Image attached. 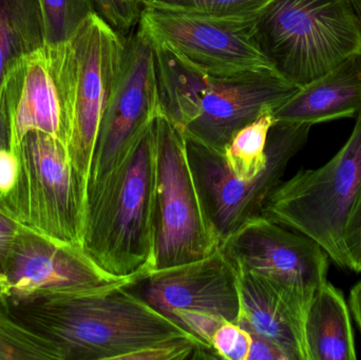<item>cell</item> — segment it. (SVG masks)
I'll return each instance as SVG.
<instances>
[{
  "label": "cell",
  "mask_w": 361,
  "mask_h": 360,
  "mask_svg": "<svg viewBox=\"0 0 361 360\" xmlns=\"http://www.w3.org/2000/svg\"><path fill=\"white\" fill-rule=\"evenodd\" d=\"M135 283L0 302L21 325L56 345L63 360H130L152 347L197 340L135 294Z\"/></svg>",
  "instance_id": "1"
},
{
  "label": "cell",
  "mask_w": 361,
  "mask_h": 360,
  "mask_svg": "<svg viewBox=\"0 0 361 360\" xmlns=\"http://www.w3.org/2000/svg\"><path fill=\"white\" fill-rule=\"evenodd\" d=\"M154 120L85 211L82 251L106 274L140 280L154 268Z\"/></svg>",
  "instance_id": "2"
},
{
  "label": "cell",
  "mask_w": 361,
  "mask_h": 360,
  "mask_svg": "<svg viewBox=\"0 0 361 360\" xmlns=\"http://www.w3.org/2000/svg\"><path fill=\"white\" fill-rule=\"evenodd\" d=\"M255 31L274 69L299 88L361 55V20L350 0H271Z\"/></svg>",
  "instance_id": "3"
},
{
  "label": "cell",
  "mask_w": 361,
  "mask_h": 360,
  "mask_svg": "<svg viewBox=\"0 0 361 360\" xmlns=\"http://www.w3.org/2000/svg\"><path fill=\"white\" fill-rule=\"evenodd\" d=\"M355 120L347 143L332 160L280 182L261 213L309 237L343 268V230L361 190V111Z\"/></svg>",
  "instance_id": "4"
},
{
  "label": "cell",
  "mask_w": 361,
  "mask_h": 360,
  "mask_svg": "<svg viewBox=\"0 0 361 360\" xmlns=\"http://www.w3.org/2000/svg\"><path fill=\"white\" fill-rule=\"evenodd\" d=\"M14 152L18 177L14 187L0 197V213L36 234L82 249L85 200L65 144L32 131Z\"/></svg>",
  "instance_id": "5"
},
{
  "label": "cell",
  "mask_w": 361,
  "mask_h": 360,
  "mask_svg": "<svg viewBox=\"0 0 361 360\" xmlns=\"http://www.w3.org/2000/svg\"><path fill=\"white\" fill-rule=\"evenodd\" d=\"M154 270H165L205 259L218 251L220 242L193 177L186 137L162 111L154 120Z\"/></svg>",
  "instance_id": "6"
},
{
  "label": "cell",
  "mask_w": 361,
  "mask_h": 360,
  "mask_svg": "<svg viewBox=\"0 0 361 360\" xmlns=\"http://www.w3.org/2000/svg\"><path fill=\"white\" fill-rule=\"evenodd\" d=\"M233 268L250 272L305 323L316 290L328 278V254L315 241L259 216L220 245Z\"/></svg>",
  "instance_id": "7"
},
{
  "label": "cell",
  "mask_w": 361,
  "mask_h": 360,
  "mask_svg": "<svg viewBox=\"0 0 361 360\" xmlns=\"http://www.w3.org/2000/svg\"><path fill=\"white\" fill-rule=\"evenodd\" d=\"M311 125L275 122L269 130L264 170L250 181L229 171L221 154L187 139V154L210 225L223 242L245 222L259 217L279 185L290 161L303 147Z\"/></svg>",
  "instance_id": "8"
},
{
  "label": "cell",
  "mask_w": 361,
  "mask_h": 360,
  "mask_svg": "<svg viewBox=\"0 0 361 360\" xmlns=\"http://www.w3.org/2000/svg\"><path fill=\"white\" fill-rule=\"evenodd\" d=\"M76 57L71 40L44 42L19 57L2 78L10 118L12 151L27 133L40 131L66 146L75 89Z\"/></svg>",
  "instance_id": "9"
},
{
  "label": "cell",
  "mask_w": 361,
  "mask_h": 360,
  "mask_svg": "<svg viewBox=\"0 0 361 360\" xmlns=\"http://www.w3.org/2000/svg\"><path fill=\"white\" fill-rule=\"evenodd\" d=\"M160 112L154 46L139 27L126 38L122 70L99 125L86 205L120 168Z\"/></svg>",
  "instance_id": "10"
},
{
  "label": "cell",
  "mask_w": 361,
  "mask_h": 360,
  "mask_svg": "<svg viewBox=\"0 0 361 360\" xmlns=\"http://www.w3.org/2000/svg\"><path fill=\"white\" fill-rule=\"evenodd\" d=\"M126 38L97 13L91 14L70 38L75 52L76 77L66 149L84 197L85 211L97 133L122 70Z\"/></svg>",
  "instance_id": "11"
},
{
  "label": "cell",
  "mask_w": 361,
  "mask_h": 360,
  "mask_svg": "<svg viewBox=\"0 0 361 360\" xmlns=\"http://www.w3.org/2000/svg\"><path fill=\"white\" fill-rule=\"evenodd\" d=\"M139 27L152 42L169 46L210 75L273 68L259 46L255 19L218 18L143 8Z\"/></svg>",
  "instance_id": "12"
},
{
  "label": "cell",
  "mask_w": 361,
  "mask_h": 360,
  "mask_svg": "<svg viewBox=\"0 0 361 360\" xmlns=\"http://www.w3.org/2000/svg\"><path fill=\"white\" fill-rule=\"evenodd\" d=\"M127 281L101 270L82 249L61 244L19 226L4 259L0 297L82 293Z\"/></svg>",
  "instance_id": "13"
},
{
  "label": "cell",
  "mask_w": 361,
  "mask_h": 360,
  "mask_svg": "<svg viewBox=\"0 0 361 360\" xmlns=\"http://www.w3.org/2000/svg\"><path fill=\"white\" fill-rule=\"evenodd\" d=\"M298 89L273 68L208 74L195 118L182 131L187 139L223 156L240 128L264 108L279 107Z\"/></svg>",
  "instance_id": "14"
},
{
  "label": "cell",
  "mask_w": 361,
  "mask_h": 360,
  "mask_svg": "<svg viewBox=\"0 0 361 360\" xmlns=\"http://www.w3.org/2000/svg\"><path fill=\"white\" fill-rule=\"evenodd\" d=\"M130 289L175 323L179 314L214 315L233 323L239 315L235 272L220 247L205 259L152 271Z\"/></svg>",
  "instance_id": "15"
},
{
  "label": "cell",
  "mask_w": 361,
  "mask_h": 360,
  "mask_svg": "<svg viewBox=\"0 0 361 360\" xmlns=\"http://www.w3.org/2000/svg\"><path fill=\"white\" fill-rule=\"evenodd\" d=\"M361 111V55L348 58L300 87L274 110L275 122L313 125L357 118Z\"/></svg>",
  "instance_id": "16"
},
{
  "label": "cell",
  "mask_w": 361,
  "mask_h": 360,
  "mask_svg": "<svg viewBox=\"0 0 361 360\" xmlns=\"http://www.w3.org/2000/svg\"><path fill=\"white\" fill-rule=\"evenodd\" d=\"M239 293L235 323L277 346L290 360H307L305 323L254 275L233 268Z\"/></svg>",
  "instance_id": "17"
},
{
  "label": "cell",
  "mask_w": 361,
  "mask_h": 360,
  "mask_svg": "<svg viewBox=\"0 0 361 360\" xmlns=\"http://www.w3.org/2000/svg\"><path fill=\"white\" fill-rule=\"evenodd\" d=\"M307 360H355L349 308L341 291L328 280L310 302L305 319Z\"/></svg>",
  "instance_id": "18"
},
{
  "label": "cell",
  "mask_w": 361,
  "mask_h": 360,
  "mask_svg": "<svg viewBox=\"0 0 361 360\" xmlns=\"http://www.w3.org/2000/svg\"><path fill=\"white\" fill-rule=\"evenodd\" d=\"M47 42L40 0H0V84L23 55Z\"/></svg>",
  "instance_id": "19"
},
{
  "label": "cell",
  "mask_w": 361,
  "mask_h": 360,
  "mask_svg": "<svg viewBox=\"0 0 361 360\" xmlns=\"http://www.w3.org/2000/svg\"><path fill=\"white\" fill-rule=\"evenodd\" d=\"M274 108L267 107L252 122L240 128L225 148L223 158L233 175L250 181L267 165V146L269 130L275 123Z\"/></svg>",
  "instance_id": "20"
},
{
  "label": "cell",
  "mask_w": 361,
  "mask_h": 360,
  "mask_svg": "<svg viewBox=\"0 0 361 360\" xmlns=\"http://www.w3.org/2000/svg\"><path fill=\"white\" fill-rule=\"evenodd\" d=\"M0 360H63L56 345L15 321L0 302Z\"/></svg>",
  "instance_id": "21"
},
{
  "label": "cell",
  "mask_w": 361,
  "mask_h": 360,
  "mask_svg": "<svg viewBox=\"0 0 361 360\" xmlns=\"http://www.w3.org/2000/svg\"><path fill=\"white\" fill-rule=\"evenodd\" d=\"M271 0H140L142 8L205 15L218 18L256 19Z\"/></svg>",
  "instance_id": "22"
},
{
  "label": "cell",
  "mask_w": 361,
  "mask_h": 360,
  "mask_svg": "<svg viewBox=\"0 0 361 360\" xmlns=\"http://www.w3.org/2000/svg\"><path fill=\"white\" fill-rule=\"evenodd\" d=\"M47 42H67L95 13L92 0H40Z\"/></svg>",
  "instance_id": "23"
},
{
  "label": "cell",
  "mask_w": 361,
  "mask_h": 360,
  "mask_svg": "<svg viewBox=\"0 0 361 360\" xmlns=\"http://www.w3.org/2000/svg\"><path fill=\"white\" fill-rule=\"evenodd\" d=\"M210 345L219 359L247 360L252 335L237 323L225 321L214 331Z\"/></svg>",
  "instance_id": "24"
},
{
  "label": "cell",
  "mask_w": 361,
  "mask_h": 360,
  "mask_svg": "<svg viewBox=\"0 0 361 360\" xmlns=\"http://www.w3.org/2000/svg\"><path fill=\"white\" fill-rule=\"evenodd\" d=\"M95 13L114 31L126 37L140 23L142 4L139 0H92Z\"/></svg>",
  "instance_id": "25"
},
{
  "label": "cell",
  "mask_w": 361,
  "mask_h": 360,
  "mask_svg": "<svg viewBox=\"0 0 361 360\" xmlns=\"http://www.w3.org/2000/svg\"><path fill=\"white\" fill-rule=\"evenodd\" d=\"M343 252L347 268L361 272V190L343 230Z\"/></svg>",
  "instance_id": "26"
},
{
  "label": "cell",
  "mask_w": 361,
  "mask_h": 360,
  "mask_svg": "<svg viewBox=\"0 0 361 360\" xmlns=\"http://www.w3.org/2000/svg\"><path fill=\"white\" fill-rule=\"evenodd\" d=\"M19 160L8 148L0 149V197L8 194L18 177Z\"/></svg>",
  "instance_id": "27"
},
{
  "label": "cell",
  "mask_w": 361,
  "mask_h": 360,
  "mask_svg": "<svg viewBox=\"0 0 361 360\" xmlns=\"http://www.w3.org/2000/svg\"><path fill=\"white\" fill-rule=\"evenodd\" d=\"M252 335V346L247 360H290L288 357L269 340L260 336Z\"/></svg>",
  "instance_id": "28"
},
{
  "label": "cell",
  "mask_w": 361,
  "mask_h": 360,
  "mask_svg": "<svg viewBox=\"0 0 361 360\" xmlns=\"http://www.w3.org/2000/svg\"><path fill=\"white\" fill-rule=\"evenodd\" d=\"M17 228L18 225L14 221L0 213V281H1L2 266L16 234Z\"/></svg>",
  "instance_id": "29"
},
{
  "label": "cell",
  "mask_w": 361,
  "mask_h": 360,
  "mask_svg": "<svg viewBox=\"0 0 361 360\" xmlns=\"http://www.w3.org/2000/svg\"><path fill=\"white\" fill-rule=\"evenodd\" d=\"M11 130L10 118H8V108L4 92L0 89V149H10Z\"/></svg>",
  "instance_id": "30"
},
{
  "label": "cell",
  "mask_w": 361,
  "mask_h": 360,
  "mask_svg": "<svg viewBox=\"0 0 361 360\" xmlns=\"http://www.w3.org/2000/svg\"><path fill=\"white\" fill-rule=\"evenodd\" d=\"M350 309L353 313L356 323L361 330V281L351 290L350 294Z\"/></svg>",
  "instance_id": "31"
},
{
  "label": "cell",
  "mask_w": 361,
  "mask_h": 360,
  "mask_svg": "<svg viewBox=\"0 0 361 360\" xmlns=\"http://www.w3.org/2000/svg\"><path fill=\"white\" fill-rule=\"evenodd\" d=\"M361 20V0H350Z\"/></svg>",
  "instance_id": "32"
},
{
  "label": "cell",
  "mask_w": 361,
  "mask_h": 360,
  "mask_svg": "<svg viewBox=\"0 0 361 360\" xmlns=\"http://www.w3.org/2000/svg\"><path fill=\"white\" fill-rule=\"evenodd\" d=\"M139 1H140V0H139Z\"/></svg>",
  "instance_id": "33"
}]
</instances>
